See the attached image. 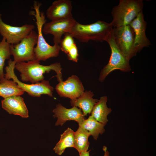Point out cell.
Wrapping results in <instances>:
<instances>
[{
  "label": "cell",
  "instance_id": "cell-1",
  "mask_svg": "<svg viewBox=\"0 0 156 156\" xmlns=\"http://www.w3.org/2000/svg\"><path fill=\"white\" fill-rule=\"evenodd\" d=\"M15 68L21 73V80L23 82L35 83L44 80L43 74L45 73H49L51 70L55 72V76L59 82L63 80L61 72L62 68L58 62L44 65L40 64V61L35 60L16 63Z\"/></svg>",
  "mask_w": 156,
  "mask_h": 156
},
{
  "label": "cell",
  "instance_id": "cell-2",
  "mask_svg": "<svg viewBox=\"0 0 156 156\" xmlns=\"http://www.w3.org/2000/svg\"><path fill=\"white\" fill-rule=\"evenodd\" d=\"M41 5L39 2L34 1L33 8L34 11L30 12L36 19L38 37L34 52L36 60L39 61H45L50 58L57 57L60 50L59 45L54 44L53 46H51L46 42L43 36L42 28L46 23V19L44 12L40 10Z\"/></svg>",
  "mask_w": 156,
  "mask_h": 156
},
{
  "label": "cell",
  "instance_id": "cell-3",
  "mask_svg": "<svg viewBox=\"0 0 156 156\" xmlns=\"http://www.w3.org/2000/svg\"><path fill=\"white\" fill-rule=\"evenodd\" d=\"M113 29L110 23L101 21L87 25L81 24L76 21L69 33L81 42H87L90 40L106 41Z\"/></svg>",
  "mask_w": 156,
  "mask_h": 156
},
{
  "label": "cell",
  "instance_id": "cell-4",
  "mask_svg": "<svg viewBox=\"0 0 156 156\" xmlns=\"http://www.w3.org/2000/svg\"><path fill=\"white\" fill-rule=\"evenodd\" d=\"M144 6L142 0H120L112 12L110 23L114 27L129 25L141 12Z\"/></svg>",
  "mask_w": 156,
  "mask_h": 156
},
{
  "label": "cell",
  "instance_id": "cell-5",
  "mask_svg": "<svg viewBox=\"0 0 156 156\" xmlns=\"http://www.w3.org/2000/svg\"><path fill=\"white\" fill-rule=\"evenodd\" d=\"M16 64L11 59L8 60V65L5 68L6 72L4 74L5 79H12L24 92L32 96L40 97L41 95L45 94L53 97V88L50 85L49 81L43 80L35 83L27 84L19 80L14 71Z\"/></svg>",
  "mask_w": 156,
  "mask_h": 156
},
{
  "label": "cell",
  "instance_id": "cell-6",
  "mask_svg": "<svg viewBox=\"0 0 156 156\" xmlns=\"http://www.w3.org/2000/svg\"><path fill=\"white\" fill-rule=\"evenodd\" d=\"M106 41L110 47L111 54L108 63L100 73L99 80L101 82H103L107 76L115 70L124 72H129L131 70L129 61L120 50L115 42L113 30Z\"/></svg>",
  "mask_w": 156,
  "mask_h": 156
},
{
  "label": "cell",
  "instance_id": "cell-7",
  "mask_svg": "<svg viewBox=\"0 0 156 156\" xmlns=\"http://www.w3.org/2000/svg\"><path fill=\"white\" fill-rule=\"evenodd\" d=\"M113 33L116 45L128 60L136 55L134 33L130 25L114 27Z\"/></svg>",
  "mask_w": 156,
  "mask_h": 156
},
{
  "label": "cell",
  "instance_id": "cell-8",
  "mask_svg": "<svg viewBox=\"0 0 156 156\" xmlns=\"http://www.w3.org/2000/svg\"><path fill=\"white\" fill-rule=\"evenodd\" d=\"M37 37V33L33 30L19 43L10 44L11 54L16 63L36 60L34 49Z\"/></svg>",
  "mask_w": 156,
  "mask_h": 156
},
{
  "label": "cell",
  "instance_id": "cell-9",
  "mask_svg": "<svg viewBox=\"0 0 156 156\" xmlns=\"http://www.w3.org/2000/svg\"><path fill=\"white\" fill-rule=\"evenodd\" d=\"M1 16L0 12V34L10 45L19 43L35 28V26L31 24L21 26H11L4 22Z\"/></svg>",
  "mask_w": 156,
  "mask_h": 156
},
{
  "label": "cell",
  "instance_id": "cell-10",
  "mask_svg": "<svg viewBox=\"0 0 156 156\" xmlns=\"http://www.w3.org/2000/svg\"><path fill=\"white\" fill-rule=\"evenodd\" d=\"M76 21L72 17L46 22L43 25L42 33L45 35H53L54 44L59 45L62 35L66 33H70Z\"/></svg>",
  "mask_w": 156,
  "mask_h": 156
},
{
  "label": "cell",
  "instance_id": "cell-11",
  "mask_svg": "<svg viewBox=\"0 0 156 156\" xmlns=\"http://www.w3.org/2000/svg\"><path fill=\"white\" fill-rule=\"evenodd\" d=\"M55 89L60 96L68 98L70 100L77 98L84 92L82 83L75 75L71 76L64 81L59 82Z\"/></svg>",
  "mask_w": 156,
  "mask_h": 156
},
{
  "label": "cell",
  "instance_id": "cell-12",
  "mask_svg": "<svg viewBox=\"0 0 156 156\" xmlns=\"http://www.w3.org/2000/svg\"><path fill=\"white\" fill-rule=\"evenodd\" d=\"M53 112L54 113L53 117L57 118L55 126H62L66 121L71 120L76 121L79 125L86 119L81 109L75 107L67 109L59 103L53 110Z\"/></svg>",
  "mask_w": 156,
  "mask_h": 156
},
{
  "label": "cell",
  "instance_id": "cell-13",
  "mask_svg": "<svg viewBox=\"0 0 156 156\" xmlns=\"http://www.w3.org/2000/svg\"><path fill=\"white\" fill-rule=\"evenodd\" d=\"M135 34L134 45L138 52L151 44L146 37V22L145 21L142 12H140L129 24Z\"/></svg>",
  "mask_w": 156,
  "mask_h": 156
},
{
  "label": "cell",
  "instance_id": "cell-14",
  "mask_svg": "<svg viewBox=\"0 0 156 156\" xmlns=\"http://www.w3.org/2000/svg\"><path fill=\"white\" fill-rule=\"evenodd\" d=\"M72 2L69 0L55 1L47 9V17L51 21L73 17Z\"/></svg>",
  "mask_w": 156,
  "mask_h": 156
},
{
  "label": "cell",
  "instance_id": "cell-15",
  "mask_svg": "<svg viewBox=\"0 0 156 156\" xmlns=\"http://www.w3.org/2000/svg\"><path fill=\"white\" fill-rule=\"evenodd\" d=\"M2 108L10 114L17 115L23 118L29 116L28 111L21 96H14L4 99L1 101Z\"/></svg>",
  "mask_w": 156,
  "mask_h": 156
},
{
  "label": "cell",
  "instance_id": "cell-16",
  "mask_svg": "<svg viewBox=\"0 0 156 156\" xmlns=\"http://www.w3.org/2000/svg\"><path fill=\"white\" fill-rule=\"evenodd\" d=\"M94 94L90 91H86L77 98L70 100L71 105L78 107L80 109L85 116L90 114L92 109L98 100L93 98Z\"/></svg>",
  "mask_w": 156,
  "mask_h": 156
},
{
  "label": "cell",
  "instance_id": "cell-17",
  "mask_svg": "<svg viewBox=\"0 0 156 156\" xmlns=\"http://www.w3.org/2000/svg\"><path fill=\"white\" fill-rule=\"evenodd\" d=\"M107 96L100 97L94 106L91 113V116L94 119L104 126L108 121L107 116L112 111L111 108L107 106Z\"/></svg>",
  "mask_w": 156,
  "mask_h": 156
},
{
  "label": "cell",
  "instance_id": "cell-18",
  "mask_svg": "<svg viewBox=\"0 0 156 156\" xmlns=\"http://www.w3.org/2000/svg\"><path fill=\"white\" fill-rule=\"evenodd\" d=\"M104 126L90 116L81 124L78 128L92 135L94 140H96L99 134H102L105 131Z\"/></svg>",
  "mask_w": 156,
  "mask_h": 156
},
{
  "label": "cell",
  "instance_id": "cell-19",
  "mask_svg": "<svg viewBox=\"0 0 156 156\" xmlns=\"http://www.w3.org/2000/svg\"><path fill=\"white\" fill-rule=\"evenodd\" d=\"M24 92L13 80L4 78L0 81V96L3 99L12 96H21Z\"/></svg>",
  "mask_w": 156,
  "mask_h": 156
},
{
  "label": "cell",
  "instance_id": "cell-20",
  "mask_svg": "<svg viewBox=\"0 0 156 156\" xmlns=\"http://www.w3.org/2000/svg\"><path fill=\"white\" fill-rule=\"evenodd\" d=\"M75 132L71 128H68L60 135V138L53 148L55 152L61 155L65 149L68 147L74 148Z\"/></svg>",
  "mask_w": 156,
  "mask_h": 156
},
{
  "label": "cell",
  "instance_id": "cell-21",
  "mask_svg": "<svg viewBox=\"0 0 156 156\" xmlns=\"http://www.w3.org/2000/svg\"><path fill=\"white\" fill-rule=\"evenodd\" d=\"M90 136L79 128L75 132L74 148L79 153L88 151L90 144L88 138Z\"/></svg>",
  "mask_w": 156,
  "mask_h": 156
},
{
  "label": "cell",
  "instance_id": "cell-22",
  "mask_svg": "<svg viewBox=\"0 0 156 156\" xmlns=\"http://www.w3.org/2000/svg\"><path fill=\"white\" fill-rule=\"evenodd\" d=\"M11 55L10 44L8 43L5 39L2 38L0 41V80L3 79L4 74L3 68L5 61L10 58Z\"/></svg>",
  "mask_w": 156,
  "mask_h": 156
},
{
  "label": "cell",
  "instance_id": "cell-23",
  "mask_svg": "<svg viewBox=\"0 0 156 156\" xmlns=\"http://www.w3.org/2000/svg\"><path fill=\"white\" fill-rule=\"evenodd\" d=\"M75 44L74 38L69 33H66L59 43L60 50L67 54L69 50Z\"/></svg>",
  "mask_w": 156,
  "mask_h": 156
},
{
  "label": "cell",
  "instance_id": "cell-24",
  "mask_svg": "<svg viewBox=\"0 0 156 156\" xmlns=\"http://www.w3.org/2000/svg\"><path fill=\"white\" fill-rule=\"evenodd\" d=\"M69 60L77 62L78 60V53L77 47L76 44L69 50L67 54Z\"/></svg>",
  "mask_w": 156,
  "mask_h": 156
},
{
  "label": "cell",
  "instance_id": "cell-25",
  "mask_svg": "<svg viewBox=\"0 0 156 156\" xmlns=\"http://www.w3.org/2000/svg\"><path fill=\"white\" fill-rule=\"evenodd\" d=\"M103 149L104 152L103 156H110L109 153L108 151L107 147L106 146H104Z\"/></svg>",
  "mask_w": 156,
  "mask_h": 156
},
{
  "label": "cell",
  "instance_id": "cell-26",
  "mask_svg": "<svg viewBox=\"0 0 156 156\" xmlns=\"http://www.w3.org/2000/svg\"><path fill=\"white\" fill-rule=\"evenodd\" d=\"M90 151H89L86 152H81L79 153V156H90L89 153Z\"/></svg>",
  "mask_w": 156,
  "mask_h": 156
},
{
  "label": "cell",
  "instance_id": "cell-27",
  "mask_svg": "<svg viewBox=\"0 0 156 156\" xmlns=\"http://www.w3.org/2000/svg\"></svg>",
  "mask_w": 156,
  "mask_h": 156
}]
</instances>
